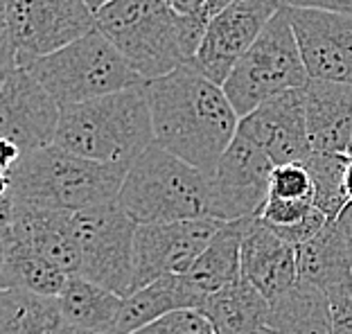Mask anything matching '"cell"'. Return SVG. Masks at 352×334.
I'll use <instances>...</instances> for the list:
<instances>
[{
  "label": "cell",
  "mask_w": 352,
  "mask_h": 334,
  "mask_svg": "<svg viewBox=\"0 0 352 334\" xmlns=\"http://www.w3.org/2000/svg\"><path fill=\"white\" fill-rule=\"evenodd\" d=\"M147 98L158 145L210 177L239 129L223 86L188 63L147 82Z\"/></svg>",
  "instance_id": "1"
},
{
  "label": "cell",
  "mask_w": 352,
  "mask_h": 334,
  "mask_svg": "<svg viewBox=\"0 0 352 334\" xmlns=\"http://www.w3.org/2000/svg\"><path fill=\"white\" fill-rule=\"evenodd\" d=\"M98 30L145 82L195 61L206 16H181L165 0H116L95 12Z\"/></svg>",
  "instance_id": "2"
},
{
  "label": "cell",
  "mask_w": 352,
  "mask_h": 334,
  "mask_svg": "<svg viewBox=\"0 0 352 334\" xmlns=\"http://www.w3.org/2000/svg\"><path fill=\"white\" fill-rule=\"evenodd\" d=\"M126 172L129 165L88 161L50 145L23 154L3 172V197L38 208L79 212L116 201Z\"/></svg>",
  "instance_id": "3"
},
{
  "label": "cell",
  "mask_w": 352,
  "mask_h": 334,
  "mask_svg": "<svg viewBox=\"0 0 352 334\" xmlns=\"http://www.w3.org/2000/svg\"><path fill=\"white\" fill-rule=\"evenodd\" d=\"M154 142L145 82L63 107L54 147L88 161L131 165Z\"/></svg>",
  "instance_id": "4"
},
{
  "label": "cell",
  "mask_w": 352,
  "mask_h": 334,
  "mask_svg": "<svg viewBox=\"0 0 352 334\" xmlns=\"http://www.w3.org/2000/svg\"><path fill=\"white\" fill-rule=\"evenodd\" d=\"M116 201L138 224L210 217V179L154 142L129 165Z\"/></svg>",
  "instance_id": "5"
},
{
  "label": "cell",
  "mask_w": 352,
  "mask_h": 334,
  "mask_svg": "<svg viewBox=\"0 0 352 334\" xmlns=\"http://www.w3.org/2000/svg\"><path fill=\"white\" fill-rule=\"evenodd\" d=\"M25 68L54 95L61 109L145 84L100 30Z\"/></svg>",
  "instance_id": "6"
},
{
  "label": "cell",
  "mask_w": 352,
  "mask_h": 334,
  "mask_svg": "<svg viewBox=\"0 0 352 334\" xmlns=\"http://www.w3.org/2000/svg\"><path fill=\"white\" fill-rule=\"evenodd\" d=\"M3 73L25 68L98 30L86 0H0Z\"/></svg>",
  "instance_id": "7"
},
{
  "label": "cell",
  "mask_w": 352,
  "mask_h": 334,
  "mask_svg": "<svg viewBox=\"0 0 352 334\" xmlns=\"http://www.w3.org/2000/svg\"><path fill=\"white\" fill-rule=\"evenodd\" d=\"M307 82L309 73L296 41L289 7L283 5L258 36V41L230 70L223 91L237 115L244 118L276 95L302 89Z\"/></svg>",
  "instance_id": "8"
},
{
  "label": "cell",
  "mask_w": 352,
  "mask_h": 334,
  "mask_svg": "<svg viewBox=\"0 0 352 334\" xmlns=\"http://www.w3.org/2000/svg\"><path fill=\"white\" fill-rule=\"evenodd\" d=\"M75 237L82 256L79 276L126 298L133 287V244L138 221L118 201L75 212Z\"/></svg>",
  "instance_id": "9"
},
{
  "label": "cell",
  "mask_w": 352,
  "mask_h": 334,
  "mask_svg": "<svg viewBox=\"0 0 352 334\" xmlns=\"http://www.w3.org/2000/svg\"><path fill=\"white\" fill-rule=\"evenodd\" d=\"M276 163L258 145L235 136L210 174V217L239 221L260 217L271 192Z\"/></svg>",
  "instance_id": "10"
},
{
  "label": "cell",
  "mask_w": 352,
  "mask_h": 334,
  "mask_svg": "<svg viewBox=\"0 0 352 334\" xmlns=\"http://www.w3.org/2000/svg\"><path fill=\"white\" fill-rule=\"evenodd\" d=\"M221 224L223 221L212 217L172 224H138L133 244L131 293L163 276L188 274Z\"/></svg>",
  "instance_id": "11"
},
{
  "label": "cell",
  "mask_w": 352,
  "mask_h": 334,
  "mask_svg": "<svg viewBox=\"0 0 352 334\" xmlns=\"http://www.w3.org/2000/svg\"><path fill=\"white\" fill-rule=\"evenodd\" d=\"M283 0H235L208 21L204 41L192 66L214 84L223 86L235 63L249 52Z\"/></svg>",
  "instance_id": "12"
},
{
  "label": "cell",
  "mask_w": 352,
  "mask_h": 334,
  "mask_svg": "<svg viewBox=\"0 0 352 334\" xmlns=\"http://www.w3.org/2000/svg\"><path fill=\"white\" fill-rule=\"evenodd\" d=\"M61 120V104L28 68L3 73L0 91V133L21 154L54 145Z\"/></svg>",
  "instance_id": "13"
},
{
  "label": "cell",
  "mask_w": 352,
  "mask_h": 334,
  "mask_svg": "<svg viewBox=\"0 0 352 334\" xmlns=\"http://www.w3.org/2000/svg\"><path fill=\"white\" fill-rule=\"evenodd\" d=\"M289 19L309 79L352 86V14L289 7Z\"/></svg>",
  "instance_id": "14"
},
{
  "label": "cell",
  "mask_w": 352,
  "mask_h": 334,
  "mask_svg": "<svg viewBox=\"0 0 352 334\" xmlns=\"http://www.w3.org/2000/svg\"><path fill=\"white\" fill-rule=\"evenodd\" d=\"M302 89L280 93L239 118V136L258 145L276 165L302 163L311 156Z\"/></svg>",
  "instance_id": "15"
},
{
  "label": "cell",
  "mask_w": 352,
  "mask_h": 334,
  "mask_svg": "<svg viewBox=\"0 0 352 334\" xmlns=\"http://www.w3.org/2000/svg\"><path fill=\"white\" fill-rule=\"evenodd\" d=\"M73 219L70 210L38 208L3 197V235L32 246L68 276L79 274L82 267Z\"/></svg>",
  "instance_id": "16"
},
{
  "label": "cell",
  "mask_w": 352,
  "mask_h": 334,
  "mask_svg": "<svg viewBox=\"0 0 352 334\" xmlns=\"http://www.w3.org/2000/svg\"><path fill=\"white\" fill-rule=\"evenodd\" d=\"M242 276L269 298V303L300 280L296 249L262 217L246 219L242 237Z\"/></svg>",
  "instance_id": "17"
},
{
  "label": "cell",
  "mask_w": 352,
  "mask_h": 334,
  "mask_svg": "<svg viewBox=\"0 0 352 334\" xmlns=\"http://www.w3.org/2000/svg\"><path fill=\"white\" fill-rule=\"evenodd\" d=\"M302 91L311 154H348L352 142V86L309 79Z\"/></svg>",
  "instance_id": "18"
},
{
  "label": "cell",
  "mask_w": 352,
  "mask_h": 334,
  "mask_svg": "<svg viewBox=\"0 0 352 334\" xmlns=\"http://www.w3.org/2000/svg\"><path fill=\"white\" fill-rule=\"evenodd\" d=\"M204 300L206 296L186 274L163 276L124 298L116 332L135 334L176 309H201Z\"/></svg>",
  "instance_id": "19"
},
{
  "label": "cell",
  "mask_w": 352,
  "mask_h": 334,
  "mask_svg": "<svg viewBox=\"0 0 352 334\" xmlns=\"http://www.w3.org/2000/svg\"><path fill=\"white\" fill-rule=\"evenodd\" d=\"M269 298L242 276L228 287L206 296L201 312L217 334H258L267 328Z\"/></svg>",
  "instance_id": "20"
},
{
  "label": "cell",
  "mask_w": 352,
  "mask_h": 334,
  "mask_svg": "<svg viewBox=\"0 0 352 334\" xmlns=\"http://www.w3.org/2000/svg\"><path fill=\"white\" fill-rule=\"evenodd\" d=\"M267 325L278 334H334L330 296L314 285L298 280L271 300Z\"/></svg>",
  "instance_id": "21"
},
{
  "label": "cell",
  "mask_w": 352,
  "mask_h": 334,
  "mask_svg": "<svg viewBox=\"0 0 352 334\" xmlns=\"http://www.w3.org/2000/svg\"><path fill=\"white\" fill-rule=\"evenodd\" d=\"M124 298L84 276H68L59 293L61 312L70 325L86 334L116 332Z\"/></svg>",
  "instance_id": "22"
},
{
  "label": "cell",
  "mask_w": 352,
  "mask_h": 334,
  "mask_svg": "<svg viewBox=\"0 0 352 334\" xmlns=\"http://www.w3.org/2000/svg\"><path fill=\"white\" fill-rule=\"evenodd\" d=\"M0 334H86L66 321L59 296L28 289L0 293Z\"/></svg>",
  "instance_id": "23"
},
{
  "label": "cell",
  "mask_w": 352,
  "mask_h": 334,
  "mask_svg": "<svg viewBox=\"0 0 352 334\" xmlns=\"http://www.w3.org/2000/svg\"><path fill=\"white\" fill-rule=\"evenodd\" d=\"M244 226L246 219L223 221L221 228L210 240V244L206 246L204 253L197 258V262L186 274L204 296H210V293L228 287L230 282L242 278Z\"/></svg>",
  "instance_id": "24"
},
{
  "label": "cell",
  "mask_w": 352,
  "mask_h": 334,
  "mask_svg": "<svg viewBox=\"0 0 352 334\" xmlns=\"http://www.w3.org/2000/svg\"><path fill=\"white\" fill-rule=\"evenodd\" d=\"M66 282L68 274H63L38 251L14 237L3 235L0 240V287L59 296Z\"/></svg>",
  "instance_id": "25"
},
{
  "label": "cell",
  "mask_w": 352,
  "mask_h": 334,
  "mask_svg": "<svg viewBox=\"0 0 352 334\" xmlns=\"http://www.w3.org/2000/svg\"><path fill=\"white\" fill-rule=\"evenodd\" d=\"M296 260L300 280L314 285L325 293L352 276V265L337 221H327V226L314 240L298 246Z\"/></svg>",
  "instance_id": "26"
},
{
  "label": "cell",
  "mask_w": 352,
  "mask_h": 334,
  "mask_svg": "<svg viewBox=\"0 0 352 334\" xmlns=\"http://www.w3.org/2000/svg\"><path fill=\"white\" fill-rule=\"evenodd\" d=\"M302 163H305L311 183H314V205L330 221H337L341 212L350 205L346 192V172L350 165V156L314 152Z\"/></svg>",
  "instance_id": "27"
},
{
  "label": "cell",
  "mask_w": 352,
  "mask_h": 334,
  "mask_svg": "<svg viewBox=\"0 0 352 334\" xmlns=\"http://www.w3.org/2000/svg\"><path fill=\"white\" fill-rule=\"evenodd\" d=\"M278 199H314V183L305 163L276 165L271 172V192Z\"/></svg>",
  "instance_id": "28"
},
{
  "label": "cell",
  "mask_w": 352,
  "mask_h": 334,
  "mask_svg": "<svg viewBox=\"0 0 352 334\" xmlns=\"http://www.w3.org/2000/svg\"><path fill=\"white\" fill-rule=\"evenodd\" d=\"M135 334H217L201 309H176Z\"/></svg>",
  "instance_id": "29"
},
{
  "label": "cell",
  "mask_w": 352,
  "mask_h": 334,
  "mask_svg": "<svg viewBox=\"0 0 352 334\" xmlns=\"http://www.w3.org/2000/svg\"><path fill=\"white\" fill-rule=\"evenodd\" d=\"M314 208H316L314 199H278V197H269V201H267V205H264L260 217L267 221L269 226L280 228V226L298 224V221L305 219Z\"/></svg>",
  "instance_id": "30"
},
{
  "label": "cell",
  "mask_w": 352,
  "mask_h": 334,
  "mask_svg": "<svg viewBox=\"0 0 352 334\" xmlns=\"http://www.w3.org/2000/svg\"><path fill=\"white\" fill-rule=\"evenodd\" d=\"M332 305L334 334H352V276L327 291Z\"/></svg>",
  "instance_id": "31"
},
{
  "label": "cell",
  "mask_w": 352,
  "mask_h": 334,
  "mask_svg": "<svg viewBox=\"0 0 352 334\" xmlns=\"http://www.w3.org/2000/svg\"><path fill=\"white\" fill-rule=\"evenodd\" d=\"M289 7H321V10H334L352 14V0H283Z\"/></svg>",
  "instance_id": "32"
},
{
  "label": "cell",
  "mask_w": 352,
  "mask_h": 334,
  "mask_svg": "<svg viewBox=\"0 0 352 334\" xmlns=\"http://www.w3.org/2000/svg\"><path fill=\"white\" fill-rule=\"evenodd\" d=\"M176 14L181 16H208V0H165Z\"/></svg>",
  "instance_id": "33"
},
{
  "label": "cell",
  "mask_w": 352,
  "mask_h": 334,
  "mask_svg": "<svg viewBox=\"0 0 352 334\" xmlns=\"http://www.w3.org/2000/svg\"><path fill=\"white\" fill-rule=\"evenodd\" d=\"M337 226L341 230L343 244H346V251H348V258H350V265H352V203L341 212V217L337 219Z\"/></svg>",
  "instance_id": "34"
},
{
  "label": "cell",
  "mask_w": 352,
  "mask_h": 334,
  "mask_svg": "<svg viewBox=\"0 0 352 334\" xmlns=\"http://www.w3.org/2000/svg\"><path fill=\"white\" fill-rule=\"evenodd\" d=\"M346 192H348V201L352 203V158H350V165L346 172Z\"/></svg>",
  "instance_id": "35"
},
{
  "label": "cell",
  "mask_w": 352,
  "mask_h": 334,
  "mask_svg": "<svg viewBox=\"0 0 352 334\" xmlns=\"http://www.w3.org/2000/svg\"><path fill=\"white\" fill-rule=\"evenodd\" d=\"M109 3H116V0H86V5L91 7L93 12L102 10V7H104V5H109Z\"/></svg>",
  "instance_id": "36"
},
{
  "label": "cell",
  "mask_w": 352,
  "mask_h": 334,
  "mask_svg": "<svg viewBox=\"0 0 352 334\" xmlns=\"http://www.w3.org/2000/svg\"><path fill=\"white\" fill-rule=\"evenodd\" d=\"M258 334H278V332H276V330H271L269 325H267V328H262V330H260Z\"/></svg>",
  "instance_id": "37"
},
{
  "label": "cell",
  "mask_w": 352,
  "mask_h": 334,
  "mask_svg": "<svg viewBox=\"0 0 352 334\" xmlns=\"http://www.w3.org/2000/svg\"><path fill=\"white\" fill-rule=\"evenodd\" d=\"M348 156L352 158V142H350V149H348Z\"/></svg>",
  "instance_id": "38"
},
{
  "label": "cell",
  "mask_w": 352,
  "mask_h": 334,
  "mask_svg": "<svg viewBox=\"0 0 352 334\" xmlns=\"http://www.w3.org/2000/svg\"><path fill=\"white\" fill-rule=\"evenodd\" d=\"M107 334H118V332H107Z\"/></svg>",
  "instance_id": "39"
}]
</instances>
